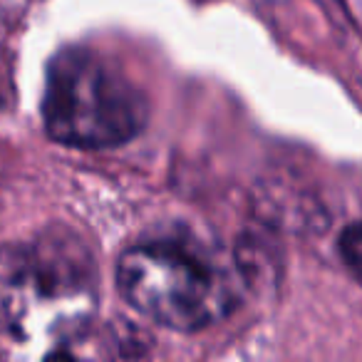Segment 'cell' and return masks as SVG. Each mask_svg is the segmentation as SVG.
Segmentation results:
<instances>
[{
	"label": "cell",
	"mask_w": 362,
	"mask_h": 362,
	"mask_svg": "<svg viewBox=\"0 0 362 362\" xmlns=\"http://www.w3.org/2000/svg\"><path fill=\"white\" fill-rule=\"evenodd\" d=\"M117 286L141 315L181 332L214 325L236 305L226 268L187 241L161 238L132 246L117 263Z\"/></svg>",
	"instance_id": "6da1fadb"
},
{
	"label": "cell",
	"mask_w": 362,
	"mask_h": 362,
	"mask_svg": "<svg viewBox=\"0 0 362 362\" xmlns=\"http://www.w3.org/2000/svg\"><path fill=\"white\" fill-rule=\"evenodd\" d=\"M146 117L144 92L95 52L70 47L52 57L42 119L55 141L80 149L119 146L144 129Z\"/></svg>",
	"instance_id": "7a4b0ae2"
},
{
	"label": "cell",
	"mask_w": 362,
	"mask_h": 362,
	"mask_svg": "<svg viewBox=\"0 0 362 362\" xmlns=\"http://www.w3.org/2000/svg\"><path fill=\"white\" fill-rule=\"evenodd\" d=\"M256 214L263 221L278 223L276 228H288V231H310L327 223L322 209L317 204H310L308 194L293 197L286 187H263L256 199Z\"/></svg>",
	"instance_id": "3957f363"
},
{
	"label": "cell",
	"mask_w": 362,
	"mask_h": 362,
	"mask_svg": "<svg viewBox=\"0 0 362 362\" xmlns=\"http://www.w3.org/2000/svg\"><path fill=\"white\" fill-rule=\"evenodd\" d=\"M233 263H236V271L241 273L246 286L258 288V291L266 286H276L278 273H281L273 251L266 248L263 238L253 236V233L241 236L236 251H233Z\"/></svg>",
	"instance_id": "277c9868"
},
{
	"label": "cell",
	"mask_w": 362,
	"mask_h": 362,
	"mask_svg": "<svg viewBox=\"0 0 362 362\" xmlns=\"http://www.w3.org/2000/svg\"><path fill=\"white\" fill-rule=\"evenodd\" d=\"M340 256L355 273L362 276V221L350 223L345 231L340 233Z\"/></svg>",
	"instance_id": "5b68a950"
},
{
	"label": "cell",
	"mask_w": 362,
	"mask_h": 362,
	"mask_svg": "<svg viewBox=\"0 0 362 362\" xmlns=\"http://www.w3.org/2000/svg\"><path fill=\"white\" fill-rule=\"evenodd\" d=\"M8 100H11V85H8L6 72H3V67H0V110L8 105Z\"/></svg>",
	"instance_id": "8992f818"
},
{
	"label": "cell",
	"mask_w": 362,
	"mask_h": 362,
	"mask_svg": "<svg viewBox=\"0 0 362 362\" xmlns=\"http://www.w3.org/2000/svg\"><path fill=\"white\" fill-rule=\"evenodd\" d=\"M42 362H77V360L67 350H55V352H50Z\"/></svg>",
	"instance_id": "52a82bcc"
}]
</instances>
